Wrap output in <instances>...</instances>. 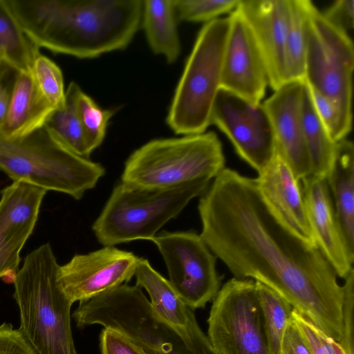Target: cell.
<instances>
[{
	"label": "cell",
	"mask_w": 354,
	"mask_h": 354,
	"mask_svg": "<svg viewBox=\"0 0 354 354\" xmlns=\"http://www.w3.org/2000/svg\"><path fill=\"white\" fill-rule=\"evenodd\" d=\"M210 123L227 136L239 156L258 174L275 153L272 127L261 103L251 102L221 88L213 104Z\"/></svg>",
	"instance_id": "obj_12"
},
{
	"label": "cell",
	"mask_w": 354,
	"mask_h": 354,
	"mask_svg": "<svg viewBox=\"0 0 354 354\" xmlns=\"http://www.w3.org/2000/svg\"><path fill=\"white\" fill-rule=\"evenodd\" d=\"M134 276L136 285L148 292L154 313L171 326L185 329L188 323L189 308L169 281L154 270L147 259L140 257H138Z\"/></svg>",
	"instance_id": "obj_22"
},
{
	"label": "cell",
	"mask_w": 354,
	"mask_h": 354,
	"mask_svg": "<svg viewBox=\"0 0 354 354\" xmlns=\"http://www.w3.org/2000/svg\"><path fill=\"white\" fill-rule=\"evenodd\" d=\"M292 316L301 329L313 354H348L339 342L328 336L299 311L293 308Z\"/></svg>",
	"instance_id": "obj_32"
},
{
	"label": "cell",
	"mask_w": 354,
	"mask_h": 354,
	"mask_svg": "<svg viewBox=\"0 0 354 354\" xmlns=\"http://www.w3.org/2000/svg\"><path fill=\"white\" fill-rule=\"evenodd\" d=\"M256 179L263 197L278 216L300 237L317 245L306 214L300 183L276 151Z\"/></svg>",
	"instance_id": "obj_19"
},
{
	"label": "cell",
	"mask_w": 354,
	"mask_h": 354,
	"mask_svg": "<svg viewBox=\"0 0 354 354\" xmlns=\"http://www.w3.org/2000/svg\"><path fill=\"white\" fill-rule=\"evenodd\" d=\"M309 88L315 109L331 138L336 142L346 138L349 133L343 126L337 107L322 94Z\"/></svg>",
	"instance_id": "obj_33"
},
{
	"label": "cell",
	"mask_w": 354,
	"mask_h": 354,
	"mask_svg": "<svg viewBox=\"0 0 354 354\" xmlns=\"http://www.w3.org/2000/svg\"><path fill=\"white\" fill-rule=\"evenodd\" d=\"M0 354H37L24 333L10 324L0 325Z\"/></svg>",
	"instance_id": "obj_36"
},
{
	"label": "cell",
	"mask_w": 354,
	"mask_h": 354,
	"mask_svg": "<svg viewBox=\"0 0 354 354\" xmlns=\"http://www.w3.org/2000/svg\"><path fill=\"white\" fill-rule=\"evenodd\" d=\"M301 119L304 137L311 162V174L325 177L332 165L335 148V142L318 116L304 81L301 102Z\"/></svg>",
	"instance_id": "obj_24"
},
{
	"label": "cell",
	"mask_w": 354,
	"mask_h": 354,
	"mask_svg": "<svg viewBox=\"0 0 354 354\" xmlns=\"http://www.w3.org/2000/svg\"><path fill=\"white\" fill-rule=\"evenodd\" d=\"M310 1L289 0V19L285 48L287 81H304L307 26Z\"/></svg>",
	"instance_id": "obj_26"
},
{
	"label": "cell",
	"mask_w": 354,
	"mask_h": 354,
	"mask_svg": "<svg viewBox=\"0 0 354 354\" xmlns=\"http://www.w3.org/2000/svg\"><path fill=\"white\" fill-rule=\"evenodd\" d=\"M82 91L79 85L71 82L65 91V104L55 110L46 123L58 140L72 153L88 158V153L79 115L77 100Z\"/></svg>",
	"instance_id": "obj_27"
},
{
	"label": "cell",
	"mask_w": 354,
	"mask_h": 354,
	"mask_svg": "<svg viewBox=\"0 0 354 354\" xmlns=\"http://www.w3.org/2000/svg\"><path fill=\"white\" fill-rule=\"evenodd\" d=\"M228 18L230 28L221 88L260 104L269 85L262 55L248 22L237 8Z\"/></svg>",
	"instance_id": "obj_14"
},
{
	"label": "cell",
	"mask_w": 354,
	"mask_h": 354,
	"mask_svg": "<svg viewBox=\"0 0 354 354\" xmlns=\"http://www.w3.org/2000/svg\"><path fill=\"white\" fill-rule=\"evenodd\" d=\"M343 337L341 342L348 354L353 353V306H354V270H352L344 279Z\"/></svg>",
	"instance_id": "obj_35"
},
{
	"label": "cell",
	"mask_w": 354,
	"mask_h": 354,
	"mask_svg": "<svg viewBox=\"0 0 354 354\" xmlns=\"http://www.w3.org/2000/svg\"><path fill=\"white\" fill-rule=\"evenodd\" d=\"M55 109L39 90L30 72H19L0 136L21 138L45 126Z\"/></svg>",
	"instance_id": "obj_20"
},
{
	"label": "cell",
	"mask_w": 354,
	"mask_h": 354,
	"mask_svg": "<svg viewBox=\"0 0 354 354\" xmlns=\"http://www.w3.org/2000/svg\"><path fill=\"white\" fill-rule=\"evenodd\" d=\"M174 0L143 1L142 22L152 51L175 62L180 53Z\"/></svg>",
	"instance_id": "obj_23"
},
{
	"label": "cell",
	"mask_w": 354,
	"mask_h": 354,
	"mask_svg": "<svg viewBox=\"0 0 354 354\" xmlns=\"http://www.w3.org/2000/svg\"><path fill=\"white\" fill-rule=\"evenodd\" d=\"M138 257L113 246L76 254L59 266L60 285L73 304L87 301L122 284L134 276Z\"/></svg>",
	"instance_id": "obj_13"
},
{
	"label": "cell",
	"mask_w": 354,
	"mask_h": 354,
	"mask_svg": "<svg viewBox=\"0 0 354 354\" xmlns=\"http://www.w3.org/2000/svg\"><path fill=\"white\" fill-rule=\"evenodd\" d=\"M236 8L254 35L266 65L268 84L275 91L288 82L285 48L289 0H240Z\"/></svg>",
	"instance_id": "obj_17"
},
{
	"label": "cell",
	"mask_w": 354,
	"mask_h": 354,
	"mask_svg": "<svg viewBox=\"0 0 354 354\" xmlns=\"http://www.w3.org/2000/svg\"><path fill=\"white\" fill-rule=\"evenodd\" d=\"M77 107L88 153L102 142L109 119L114 114L112 109H102L88 95L80 92Z\"/></svg>",
	"instance_id": "obj_29"
},
{
	"label": "cell",
	"mask_w": 354,
	"mask_h": 354,
	"mask_svg": "<svg viewBox=\"0 0 354 354\" xmlns=\"http://www.w3.org/2000/svg\"><path fill=\"white\" fill-rule=\"evenodd\" d=\"M326 21L337 30L348 35L354 26V1L337 0L322 12Z\"/></svg>",
	"instance_id": "obj_37"
},
{
	"label": "cell",
	"mask_w": 354,
	"mask_h": 354,
	"mask_svg": "<svg viewBox=\"0 0 354 354\" xmlns=\"http://www.w3.org/2000/svg\"><path fill=\"white\" fill-rule=\"evenodd\" d=\"M240 0H174L176 17L191 22H208L233 11Z\"/></svg>",
	"instance_id": "obj_31"
},
{
	"label": "cell",
	"mask_w": 354,
	"mask_h": 354,
	"mask_svg": "<svg viewBox=\"0 0 354 354\" xmlns=\"http://www.w3.org/2000/svg\"><path fill=\"white\" fill-rule=\"evenodd\" d=\"M326 180L339 231L348 255L354 261V146L346 138L336 142Z\"/></svg>",
	"instance_id": "obj_21"
},
{
	"label": "cell",
	"mask_w": 354,
	"mask_h": 354,
	"mask_svg": "<svg viewBox=\"0 0 354 354\" xmlns=\"http://www.w3.org/2000/svg\"><path fill=\"white\" fill-rule=\"evenodd\" d=\"M59 266L49 243L29 253L14 282L19 329L37 354H78L71 325L73 303L58 279Z\"/></svg>",
	"instance_id": "obj_4"
},
{
	"label": "cell",
	"mask_w": 354,
	"mask_h": 354,
	"mask_svg": "<svg viewBox=\"0 0 354 354\" xmlns=\"http://www.w3.org/2000/svg\"><path fill=\"white\" fill-rule=\"evenodd\" d=\"M40 48L80 59L125 48L142 21L141 0H6Z\"/></svg>",
	"instance_id": "obj_2"
},
{
	"label": "cell",
	"mask_w": 354,
	"mask_h": 354,
	"mask_svg": "<svg viewBox=\"0 0 354 354\" xmlns=\"http://www.w3.org/2000/svg\"><path fill=\"white\" fill-rule=\"evenodd\" d=\"M308 219L316 243L338 277L353 270L337 222L326 178L310 174L299 180Z\"/></svg>",
	"instance_id": "obj_18"
},
{
	"label": "cell",
	"mask_w": 354,
	"mask_h": 354,
	"mask_svg": "<svg viewBox=\"0 0 354 354\" xmlns=\"http://www.w3.org/2000/svg\"><path fill=\"white\" fill-rule=\"evenodd\" d=\"M304 81H288L262 104L273 129L275 151L289 165L296 178L311 174L301 119Z\"/></svg>",
	"instance_id": "obj_16"
},
{
	"label": "cell",
	"mask_w": 354,
	"mask_h": 354,
	"mask_svg": "<svg viewBox=\"0 0 354 354\" xmlns=\"http://www.w3.org/2000/svg\"><path fill=\"white\" fill-rule=\"evenodd\" d=\"M210 182L202 179L166 189L145 188L120 182L113 188L92 230L104 246L139 239L150 241L191 200L201 196Z\"/></svg>",
	"instance_id": "obj_6"
},
{
	"label": "cell",
	"mask_w": 354,
	"mask_h": 354,
	"mask_svg": "<svg viewBox=\"0 0 354 354\" xmlns=\"http://www.w3.org/2000/svg\"><path fill=\"white\" fill-rule=\"evenodd\" d=\"M78 328L99 324L119 330L147 354H219L189 308L188 323L179 330L160 319L142 288L122 284L87 301L73 313Z\"/></svg>",
	"instance_id": "obj_3"
},
{
	"label": "cell",
	"mask_w": 354,
	"mask_h": 354,
	"mask_svg": "<svg viewBox=\"0 0 354 354\" xmlns=\"http://www.w3.org/2000/svg\"><path fill=\"white\" fill-rule=\"evenodd\" d=\"M47 190L14 181L1 192L0 200V278L18 272L19 253L32 234Z\"/></svg>",
	"instance_id": "obj_15"
},
{
	"label": "cell",
	"mask_w": 354,
	"mask_h": 354,
	"mask_svg": "<svg viewBox=\"0 0 354 354\" xmlns=\"http://www.w3.org/2000/svg\"><path fill=\"white\" fill-rule=\"evenodd\" d=\"M229 28V18L218 17L205 23L198 32L167 116L177 134L203 133L211 124Z\"/></svg>",
	"instance_id": "obj_8"
},
{
	"label": "cell",
	"mask_w": 354,
	"mask_h": 354,
	"mask_svg": "<svg viewBox=\"0 0 354 354\" xmlns=\"http://www.w3.org/2000/svg\"><path fill=\"white\" fill-rule=\"evenodd\" d=\"M224 169L221 142L209 131L148 142L126 160L121 182L166 189L202 179L212 180Z\"/></svg>",
	"instance_id": "obj_7"
},
{
	"label": "cell",
	"mask_w": 354,
	"mask_h": 354,
	"mask_svg": "<svg viewBox=\"0 0 354 354\" xmlns=\"http://www.w3.org/2000/svg\"><path fill=\"white\" fill-rule=\"evenodd\" d=\"M200 234L234 278L268 286L341 344L344 288L317 245L293 231L256 178L225 168L201 195Z\"/></svg>",
	"instance_id": "obj_1"
},
{
	"label": "cell",
	"mask_w": 354,
	"mask_h": 354,
	"mask_svg": "<svg viewBox=\"0 0 354 354\" xmlns=\"http://www.w3.org/2000/svg\"><path fill=\"white\" fill-rule=\"evenodd\" d=\"M17 272L15 270L8 271L1 278L6 283H14Z\"/></svg>",
	"instance_id": "obj_40"
},
{
	"label": "cell",
	"mask_w": 354,
	"mask_h": 354,
	"mask_svg": "<svg viewBox=\"0 0 354 354\" xmlns=\"http://www.w3.org/2000/svg\"><path fill=\"white\" fill-rule=\"evenodd\" d=\"M19 71L0 57V129L6 120Z\"/></svg>",
	"instance_id": "obj_38"
},
{
	"label": "cell",
	"mask_w": 354,
	"mask_h": 354,
	"mask_svg": "<svg viewBox=\"0 0 354 354\" xmlns=\"http://www.w3.org/2000/svg\"><path fill=\"white\" fill-rule=\"evenodd\" d=\"M0 169L14 181L66 194L76 200L104 175L97 162L67 149L46 125L27 136H0Z\"/></svg>",
	"instance_id": "obj_5"
},
{
	"label": "cell",
	"mask_w": 354,
	"mask_h": 354,
	"mask_svg": "<svg viewBox=\"0 0 354 354\" xmlns=\"http://www.w3.org/2000/svg\"><path fill=\"white\" fill-rule=\"evenodd\" d=\"M31 73L35 83L46 100L55 109L64 106L65 91L60 68L51 59L40 54L35 59Z\"/></svg>",
	"instance_id": "obj_30"
},
{
	"label": "cell",
	"mask_w": 354,
	"mask_h": 354,
	"mask_svg": "<svg viewBox=\"0 0 354 354\" xmlns=\"http://www.w3.org/2000/svg\"><path fill=\"white\" fill-rule=\"evenodd\" d=\"M39 48L28 37L9 7L0 0V57L19 72H30Z\"/></svg>",
	"instance_id": "obj_25"
},
{
	"label": "cell",
	"mask_w": 354,
	"mask_h": 354,
	"mask_svg": "<svg viewBox=\"0 0 354 354\" xmlns=\"http://www.w3.org/2000/svg\"><path fill=\"white\" fill-rule=\"evenodd\" d=\"M212 301L207 337L219 354H269L255 281L234 277Z\"/></svg>",
	"instance_id": "obj_10"
},
{
	"label": "cell",
	"mask_w": 354,
	"mask_h": 354,
	"mask_svg": "<svg viewBox=\"0 0 354 354\" xmlns=\"http://www.w3.org/2000/svg\"><path fill=\"white\" fill-rule=\"evenodd\" d=\"M101 354H147L145 351L126 334L105 327L100 335Z\"/></svg>",
	"instance_id": "obj_34"
},
{
	"label": "cell",
	"mask_w": 354,
	"mask_h": 354,
	"mask_svg": "<svg viewBox=\"0 0 354 354\" xmlns=\"http://www.w3.org/2000/svg\"><path fill=\"white\" fill-rule=\"evenodd\" d=\"M279 354H313L292 313L283 335Z\"/></svg>",
	"instance_id": "obj_39"
},
{
	"label": "cell",
	"mask_w": 354,
	"mask_h": 354,
	"mask_svg": "<svg viewBox=\"0 0 354 354\" xmlns=\"http://www.w3.org/2000/svg\"><path fill=\"white\" fill-rule=\"evenodd\" d=\"M353 44L330 25L311 2L308 17L304 81L337 107L342 124L352 128Z\"/></svg>",
	"instance_id": "obj_9"
},
{
	"label": "cell",
	"mask_w": 354,
	"mask_h": 354,
	"mask_svg": "<svg viewBox=\"0 0 354 354\" xmlns=\"http://www.w3.org/2000/svg\"><path fill=\"white\" fill-rule=\"evenodd\" d=\"M167 268L169 283L191 310L204 308L221 288L216 257L193 231L162 232L151 240Z\"/></svg>",
	"instance_id": "obj_11"
},
{
	"label": "cell",
	"mask_w": 354,
	"mask_h": 354,
	"mask_svg": "<svg viewBox=\"0 0 354 354\" xmlns=\"http://www.w3.org/2000/svg\"><path fill=\"white\" fill-rule=\"evenodd\" d=\"M269 354H279L283 335L292 306L274 290L256 281Z\"/></svg>",
	"instance_id": "obj_28"
}]
</instances>
